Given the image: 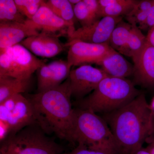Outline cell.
Returning a JSON list of instances; mask_svg holds the SVG:
<instances>
[{
  "instance_id": "6da1fadb",
  "label": "cell",
  "mask_w": 154,
  "mask_h": 154,
  "mask_svg": "<svg viewBox=\"0 0 154 154\" xmlns=\"http://www.w3.org/2000/svg\"><path fill=\"white\" fill-rule=\"evenodd\" d=\"M115 138L117 154H134L154 135V127L145 95L111 113L103 114Z\"/></svg>"
},
{
  "instance_id": "7a4b0ae2",
  "label": "cell",
  "mask_w": 154,
  "mask_h": 154,
  "mask_svg": "<svg viewBox=\"0 0 154 154\" xmlns=\"http://www.w3.org/2000/svg\"><path fill=\"white\" fill-rule=\"evenodd\" d=\"M68 79L52 89L30 95L37 124L47 134H54L73 144L74 109Z\"/></svg>"
},
{
  "instance_id": "3957f363",
  "label": "cell",
  "mask_w": 154,
  "mask_h": 154,
  "mask_svg": "<svg viewBox=\"0 0 154 154\" xmlns=\"http://www.w3.org/2000/svg\"><path fill=\"white\" fill-rule=\"evenodd\" d=\"M127 79L107 77L92 93L78 100V108L103 114L124 107L142 94Z\"/></svg>"
},
{
  "instance_id": "277c9868",
  "label": "cell",
  "mask_w": 154,
  "mask_h": 154,
  "mask_svg": "<svg viewBox=\"0 0 154 154\" xmlns=\"http://www.w3.org/2000/svg\"><path fill=\"white\" fill-rule=\"evenodd\" d=\"M73 144L82 145L88 148L117 154L116 141L105 119L92 110L74 109Z\"/></svg>"
},
{
  "instance_id": "5b68a950",
  "label": "cell",
  "mask_w": 154,
  "mask_h": 154,
  "mask_svg": "<svg viewBox=\"0 0 154 154\" xmlns=\"http://www.w3.org/2000/svg\"><path fill=\"white\" fill-rule=\"evenodd\" d=\"M37 124L26 127L12 135L2 145L11 154H60L59 146Z\"/></svg>"
},
{
  "instance_id": "8992f818",
  "label": "cell",
  "mask_w": 154,
  "mask_h": 154,
  "mask_svg": "<svg viewBox=\"0 0 154 154\" xmlns=\"http://www.w3.org/2000/svg\"><path fill=\"white\" fill-rule=\"evenodd\" d=\"M0 77L27 79L45 64L20 44L0 50Z\"/></svg>"
},
{
  "instance_id": "52a82bcc",
  "label": "cell",
  "mask_w": 154,
  "mask_h": 154,
  "mask_svg": "<svg viewBox=\"0 0 154 154\" xmlns=\"http://www.w3.org/2000/svg\"><path fill=\"white\" fill-rule=\"evenodd\" d=\"M67 61L72 66L98 64L115 50L108 44H94L80 40L67 42Z\"/></svg>"
},
{
  "instance_id": "ba28073f",
  "label": "cell",
  "mask_w": 154,
  "mask_h": 154,
  "mask_svg": "<svg viewBox=\"0 0 154 154\" xmlns=\"http://www.w3.org/2000/svg\"><path fill=\"white\" fill-rule=\"evenodd\" d=\"M107 77L108 76L102 69L90 65L82 66L72 70L68 79L72 96L78 100L85 98Z\"/></svg>"
},
{
  "instance_id": "9c48e42d",
  "label": "cell",
  "mask_w": 154,
  "mask_h": 154,
  "mask_svg": "<svg viewBox=\"0 0 154 154\" xmlns=\"http://www.w3.org/2000/svg\"><path fill=\"white\" fill-rule=\"evenodd\" d=\"M45 1L32 19H27L25 23L40 32L58 36L66 35L68 37L76 29L75 26L57 16L48 8Z\"/></svg>"
},
{
  "instance_id": "30bf717a",
  "label": "cell",
  "mask_w": 154,
  "mask_h": 154,
  "mask_svg": "<svg viewBox=\"0 0 154 154\" xmlns=\"http://www.w3.org/2000/svg\"><path fill=\"white\" fill-rule=\"evenodd\" d=\"M123 17H102L98 22L86 27L76 29L68 37V42L80 40L94 43L108 44L113 30Z\"/></svg>"
},
{
  "instance_id": "8fae6325",
  "label": "cell",
  "mask_w": 154,
  "mask_h": 154,
  "mask_svg": "<svg viewBox=\"0 0 154 154\" xmlns=\"http://www.w3.org/2000/svg\"><path fill=\"white\" fill-rule=\"evenodd\" d=\"M71 66L66 61H54L40 67L36 71L38 92L55 88L68 79Z\"/></svg>"
},
{
  "instance_id": "7c38bea8",
  "label": "cell",
  "mask_w": 154,
  "mask_h": 154,
  "mask_svg": "<svg viewBox=\"0 0 154 154\" xmlns=\"http://www.w3.org/2000/svg\"><path fill=\"white\" fill-rule=\"evenodd\" d=\"M134 63L133 82L135 85L154 89V47L146 43Z\"/></svg>"
},
{
  "instance_id": "4fadbf2b",
  "label": "cell",
  "mask_w": 154,
  "mask_h": 154,
  "mask_svg": "<svg viewBox=\"0 0 154 154\" xmlns=\"http://www.w3.org/2000/svg\"><path fill=\"white\" fill-rule=\"evenodd\" d=\"M20 44L34 55L43 58L54 57L66 47L58 36L43 32L25 38Z\"/></svg>"
},
{
  "instance_id": "5bb4252c",
  "label": "cell",
  "mask_w": 154,
  "mask_h": 154,
  "mask_svg": "<svg viewBox=\"0 0 154 154\" xmlns=\"http://www.w3.org/2000/svg\"><path fill=\"white\" fill-rule=\"evenodd\" d=\"M39 32L25 23L0 22V49L12 47Z\"/></svg>"
},
{
  "instance_id": "9a60e30c",
  "label": "cell",
  "mask_w": 154,
  "mask_h": 154,
  "mask_svg": "<svg viewBox=\"0 0 154 154\" xmlns=\"http://www.w3.org/2000/svg\"><path fill=\"white\" fill-rule=\"evenodd\" d=\"M8 123L11 128V135L16 134L26 127L37 124L31 103L28 98L21 94H19L17 104L10 114Z\"/></svg>"
},
{
  "instance_id": "2e32d148",
  "label": "cell",
  "mask_w": 154,
  "mask_h": 154,
  "mask_svg": "<svg viewBox=\"0 0 154 154\" xmlns=\"http://www.w3.org/2000/svg\"><path fill=\"white\" fill-rule=\"evenodd\" d=\"M98 65L109 77L127 79L133 74L134 65L115 50L106 56Z\"/></svg>"
},
{
  "instance_id": "e0dca14e",
  "label": "cell",
  "mask_w": 154,
  "mask_h": 154,
  "mask_svg": "<svg viewBox=\"0 0 154 154\" xmlns=\"http://www.w3.org/2000/svg\"><path fill=\"white\" fill-rule=\"evenodd\" d=\"M75 17L82 27H88L100 20V9L98 0H81L73 6Z\"/></svg>"
},
{
  "instance_id": "ac0fdd59",
  "label": "cell",
  "mask_w": 154,
  "mask_h": 154,
  "mask_svg": "<svg viewBox=\"0 0 154 154\" xmlns=\"http://www.w3.org/2000/svg\"><path fill=\"white\" fill-rule=\"evenodd\" d=\"M30 85V79H22L10 76L0 77V103L12 97L26 92Z\"/></svg>"
},
{
  "instance_id": "d6986e66",
  "label": "cell",
  "mask_w": 154,
  "mask_h": 154,
  "mask_svg": "<svg viewBox=\"0 0 154 154\" xmlns=\"http://www.w3.org/2000/svg\"><path fill=\"white\" fill-rule=\"evenodd\" d=\"M146 42V37L142 30L137 25H132L127 41L119 53L134 60L141 52Z\"/></svg>"
},
{
  "instance_id": "ffe728a7",
  "label": "cell",
  "mask_w": 154,
  "mask_h": 154,
  "mask_svg": "<svg viewBox=\"0 0 154 154\" xmlns=\"http://www.w3.org/2000/svg\"><path fill=\"white\" fill-rule=\"evenodd\" d=\"M45 4L57 16L75 26L76 19L74 12L73 6L68 0H48L45 2Z\"/></svg>"
},
{
  "instance_id": "44dd1931",
  "label": "cell",
  "mask_w": 154,
  "mask_h": 154,
  "mask_svg": "<svg viewBox=\"0 0 154 154\" xmlns=\"http://www.w3.org/2000/svg\"><path fill=\"white\" fill-rule=\"evenodd\" d=\"M132 25L122 20L114 28L110 39V47L119 52L124 47L129 36Z\"/></svg>"
},
{
  "instance_id": "7402d4cb",
  "label": "cell",
  "mask_w": 154,
  "mask_h": 154,
  "mask_svg": "<svg viewBox=\"0 0 154 154\" xmlns=\"http://www.w3.org/2000/svg\"><path fill=\"white\" fill-rule=\"evenodd\" d=\"M138 2L137 0H116L113 5L101 10L100 16L102 18L125 17L132 11Z\"/></svg>"
},
{
  "instance_id": "603a6c76",
  "label": "cell",
  "mask_w": 154,
  "mask_h": 154,
  "mask_svg": "<svg viewBox=\"0 0 154 154\" xmlns=\"http://www.w3.org/2000/svg\"><path fill=\"white\" fill-rule=\"evenodd\" d=\"M27 19L19 12L14 0H0V22L25 23Z\"/></svg>"
},
{
  "instance_id": "cb8c5ba5",
  "label": "cell",
  "mask_w": 154,
  "mask_h": 154,
  "mask_svg": "<svg viewBox=\"0 0 154 154\" xmlns=\"http://www.w3.org/2000/svg\"><path fill=\"white\" fill-rule=\"evenodd\" d=\"M154 3V0L138 1L132 11L125 17L127 22L132 25H140L145 20Z\"/></svg>"
},
{
  "instance_id": "d4e9b609",
  "label": "cell",
  "mask_w": 154,
  "mask_h": 154,
  "mask_svg": "<svg viewBox=\"0 0 154 154\" xmlns=\"http://www.w3.org/2000/svg\"><path fill=\"white\" fill-rule=\"evenodd\" d=\"M19 12L27 19H32L44 1L41 0H15Z\"/></svg>"
},
{
  "instance_id": "484cf974",
  "label": "cell",
  "mask_w": 154,
  "mask_h": 154,
  "mask_svg": "<svg viewBox=\"0 0 154 154\" xmlns=\"http://www.w3.org/2000/svg\"><path fill=\"white\" fill-rule=\"evenodd\" d=\"M19 95L10 97L0 103V121L8 122L10 114L17 104Z\"/></svg>"
},
{
  "instance_id": "4316f807",
  "label": "cell",
  "mask_w": 154,
  "mask_h": 154,
  "mask_svg": "<svg viewBox=\"0 0 154 154\" xmlns=\"http://www.w3.org/2000/svg\"><path fill=\"white\" fill-rule=\"evenodd\" d=\"M137 26L141 30H144V31L147 30L148 32L154 27V3L145 20Z\"/></svg>"
},
{
  "instance_id": "83f0119b",
  "label": "cell",
  "mask_w": 154,
  "mask_h": 154,
  "mask_svg": "<svg viewBox=\"0 0 154 154\" xmlns=\"http://www.w3.org/2000/svg\"><path fill=\"white\" fill-rule=\"evenodd\" d=\"M60 154H109L104 152L89 149L82 145H78L72 151Z\"/></svg>"
},
{
  "instance_id": "f1b7e54d",
  "label": "cell",
  "mask_w": 154,
  "mask_h": 154,
  "mask_svg": "<svg viewBox=\"0 0 154 154\" xmlns=\"http://www.w3.org/2000/svg\"><path fill=\"white\" fill-rule=\"evenodd\" d=\"M11 131L8 122L0 121V141L2 143L11 135Z\"/></svg>"
},
{
  "instance_id": "f546056e",
  "label": "cell",
  "mask_w": 154,
  "mask_h": 154,
  "mask_svg": "<svg viewBox=\"0 0 154 154\" xmlns=\"http://www.w3.org/2000/svg\"><path fill=\"white\" fill-rule=\"evenodd\" d=\"M146 37L147 43L154 47V26L149 30Z\"/></svg>"
},
{
  "instance_id": "4dcf8cb0",
  "label": "cell",
  "mask_w": 154,
  "mask_h": 154,
  "mask_svg": "<svg viewBox=\"0 0 154 154\" xmlns=\"http://www.w3.org/2000/svg\"><path fill=\"white\" fill-rule=\"evenodd\" d=\"M146 142L149 144L146 149L151 154H154V135L149 137L146 140Z\"/></svg>"
},
{
  "instance_id": "1f68e13d",
  "label": "cell",
  "mask_w": 154,
  "mask_h": 154,
  "mask_svg": "<svg viewBox=\"0 0 154 154\" xmlns=\"http://www.w3.org/2000/svg\"><path fill=\"white\" fill-rule=\"evenodd\" d=\"M149 109L150 110L151 114L152 119L154 127V96L152 98L150 103L149 104Z\"/></svg>"
},
{
  "instance_id": "d6a6232c",
  "label": "cell",
  "mask_w": 154,
  "mask_h": 154,
  "mask_svg": "<svg viewBox=\"0 0 154 154\" xmlns=\"http://www.w3.org/2000/svg\"><path fill=\"white\" fill-rule=\"evenodd\" d=\"M134 154H151L145 148H142Z\"/></svg>"
},
{
  "instance_id": "836d02e7",
  "label": "cell",
  "mask_w": 154,
  "mask_h": 154,
  "mask_svg": "<svg viewBox=\"0 0 154 154\" xmlns=\"http://www.w3.org/2000/svg\"><path fill=\"white\" fill-rule=\"evenodd\" d=\"M0 154H11L5 147L1 146Z\"/></svg>"
},
{
  "instance_id": "e575fe53",
  "label": "cell",
  "mask_w": 154,
  "mask_h": 154,
  "mask_svg": "<svg viewBox=\"0 0 154 154\" xmlns=\"http://www.w3.org/2000/svg\"><path fill=\"white\" fill-rule=\"evenodd\" d=\"M81 0H69V2L72 4V5L74 6L81 2Z\"/></svg>"
}]
</instances>
